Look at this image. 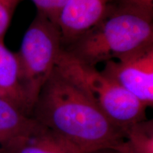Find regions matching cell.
Segmentation results:
<instances>
[{
    "instance_id": "1",
    "label": "cell",
    "mask_w": 153,
    "mask_h": 153,
    "mask_svg": "<svg viewBox=\"0 0 153 153\" xmlns=\"http://www.w3.org/2000/svg\"><path fill=\"white\" fill-rule=\"evenodd\" d=\"M32 118L83 153L126 151V131L112 123L90 97L55 68L42 87Z\"/></svg>"
},
{
    "instance_id": "2",
    "label": "cell",
    "mask_w": 153,
    "mask_h": 153,
    "mask_svg": "<svg viewBox=\"0 0 153 153\" xmlns=\"http://www.w3.org/2000/svg\"><path fill=\"white\" fill-rule=\"evenodd\" d=\"M153 45V12L111 3L98 24L62 49L96 68Z\"/></svg>"
},
{
    "instance_id": "3",
    "label": "cell",
    "mask_w": 153,
    "mask_h": 153,
    "mask_svg": "<svg viewBox=\"0 0 153 153\" xmlns=\"http://www.w3.org/2000/svg\"><path fill=\"white\" fill-rule=\"evenodd\" d=\"M91 99L113 123L126 130L146 119L145 105L96 68L84 64L62 50L56 66Z\"/></svg>"
},
{
    "instance_id": "4",
    "label": "cell",
    "mask_w": 153,
    "mask_h": 153,
    "mask_svg": "<svg viewBox=\"0 0 153 153\" xmlns=\"http://www.w3.org/2000/svg\"><path fill=\"white\" fill-rule=\"evenodd\" d=\"M62 50L57 25L37 13L16 53L21 83L31 111L42 87L54 71Z\"/></svg>"
},
{
    "instance_id": "5",
    "label": "cell",
    "mask_w": 153,
    "mask_h": 153,
    "mask_svg": "<svg viewBox=\"0 0 153 153\" xmlns=\"http://www.w3.org/2000/svg\"><path fill=\"white\" fill-rule=\"evenodd\" d=\"M101 72L147 107L153 105V45L104 63Z\"/></svg>"
},
{
    "instance_id": "6",
    "label": "cell",
    "mask_w": 153,
    "mask_h": 153,
    "mask_svg": "<svg viewBox=\"0 0 153 153\" xmlns=\"http://www.w3.org/2000/svg\"><path fill=\"white\" fill-rule=\"evenodd\" d=\"M111 0H68L61 9L56 25L62 46L87 33L104 18Z\"/></svg>"
},
{
    "instance_id": "7",
    "label": "cell",
    "mask_w": 153,
    "mask_h": 153,
    "mask_svg": "<svg viewBox=\"0 0 153 153\" xmlns=\"http://www.w3.org/2000/svg\"><path fill=\"white\" fill-rule=\"evenodd\" d=\"M0 150L9 153H83L36 120L27 131Z\"/></svg>"
},
{
    "instance_id": "8",
    "label": "cell",
    "mask_w": 153,
    "mask_h": 153,
    "mask_svg": "<svg viewBox=\"0 0 153 153\" xmlns=\"http://www.w3.org/2000/svg\"><path fill=\"white\" fill-rule=\"evenodd\" d=\"M0 98L31 117L32 111L21 83L16 53L7 48L3 39H0Z\"/></svg>"
},
{
    "instance_id": "9",
    "label": "cell",
    "mask_w": 153,
    "mask_h": 153,
    "mask_svg": "<svg viewBox=\"0 0 153 153\" xmlns=\"http://www.w3.org/2000/svg\"><path fill=\"white\" fill-rule=\"evenodd\" d=\"M34 122L33 118L26 115L9 101L0 98V150L27 131Z\"/></svg>"
},
{
    "instance_id": "10",
    "label": "cell",
    "mask_w": 153,
    "mask_h": 153,
    "mask_svg": "<svg viewBox=\"0 0 153 153\" xmlns=\"http://www.w3.org/2000/svg\"><path fill=\"white\" fill-rule=\"evenodd\" d=\"M125 153H153V121L145 119L126 129Z\"/></svg>"
},
{
    "instance_id": "11",
    "label": "cell",
    "mask_w": 153,
    "mask_h": 153,
    "mask_svg": "<svg viewBox=\"0 0 153 153\" xmlns=\"http://www.w3.org/2000/svg\"><path fill=\"white\" fill-rule=\"evenodd\" d=\"M38 14L47 17L49 20L56 25L57 19L61 9L68 0H31Z\"/></svg>"
},
{
    "instance_id": "12",
    "label": "cell",
    "mask_w": 153,
    "mask_h": 153,
    "mask_svg": "<svg viewBox=\"0 0 153 153\" xmlns=\"http://www.w3.org/2000/svg\"><path fill=\"white\" fill-rule=\"evenodd\" d=\"M21 0H0V39L4 36L10 26L15 11Z\"/></svg>"
},
{
    "instance_id": "13",
    "label": "cell",
    "mask_w": 153,
    "mask_h": 153,
    "mask_svg": "<svg viewBox=\"0 0 153 153\" xmlns=\"http://www.w3.org/2000/svg\"><path fill=\"white\" fill-rule=\"evenodd\" d=\"M111 3L153 12V0H111Z\"/></svg>"
},
{
    "instance_id": "14",
    "label": "cell",
    "mask_w": 153,
    "mask_h": 153,
    "mask_svg": "<svg viewBox=\"0 0 153 153\" xmlns=\"http://www.w3.org/2000/svg\"><path fill=\"white\" fill-rule=\"evenodd\" d=\"M87 153H122V152H120L119 151L116 150H114V149L106 148V149H100V150L91 151V152H89Z\"/></svg>"
},
{
    "instance_id": "15",
    "label": "cell",
    "mask_w": 153,
    "mask_h": 153,
    "mask_svg": "<svg viewBox=\"0 0 153 153\" xmlns=\"http://www.w3.org/2000/svg\"><path fill=\"white\" fill-rule=\"evenodd\" d=\"M0 153H9V152H6V151H3V150H0Z\"/></svg>"
}]
</instances>
